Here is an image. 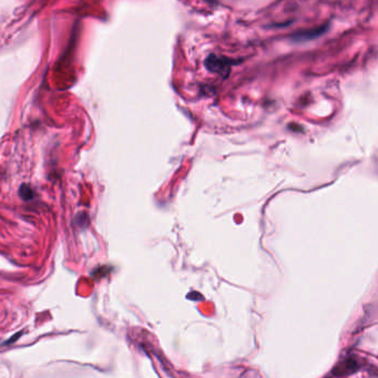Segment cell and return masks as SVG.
<instances>
[{"label":"cell","instance_id":"cell-2","mask_svg":"<svg viewBox=\"0 0 378 378\" xmlns=\"http://www.w3.org/2000/svg\"><path fill=\"white\" fill-rule=\"evenodd\" d=\"M325 30H326V27L324 26V27H320V28L307 30V31L297 32V33L293 34L292 39L294 41H308V40H311V39H314V38H317L319 36H320L321 33L325 32Z\"/></svg>","mask_w":378,"mask_h":378},{"label":"cell","instance_id":"cell-1","mask_svg":"<svg viewBox=\"0 0 378 378\" xmlns=\"http://www.w3.org/2000/svg\"><path fill=\"white\" fill-rule=\"evenodd\" d=\"M232 61H230V59L223 58V57H216L214 55H211L210 57H207L205 60V67L207 68V70H210L212 72L219 73L222 77H228L229 76V71H230V66L233 63H230Z\"/></svg>","mask_w":378,"mask_h":378},{"label":"cell","instance_id":"cell-3","mask_svg":"<svg viewBox=\"0 0 378 378\" xmlns=\"http://www.w3.org/2000/svg\"><path fill=\"white\" fill-rule=\"evenodd\" d=\"M358 367H359V364L356 362L354 358L346 359L343 362L342 367L340 368L341 373H338L337 375H347V374H351L357 371Z\"/></svg>","mask_w":378,"mask_h":378}]
</instances>
